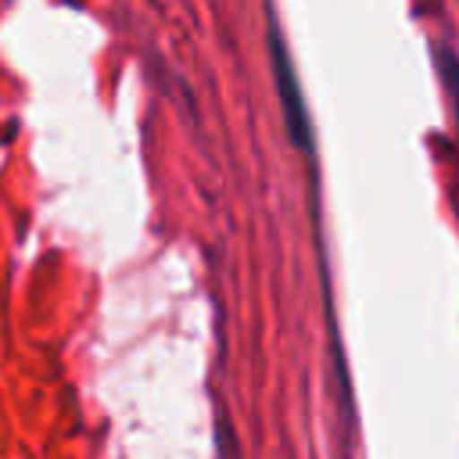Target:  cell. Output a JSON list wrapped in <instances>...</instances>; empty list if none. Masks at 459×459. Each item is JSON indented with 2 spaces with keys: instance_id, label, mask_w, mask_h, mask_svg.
<instances>
[{
  "instance_id": "obj_1",
  "label": "cell",
  "mask_w": 459,
  "mask_h": 459,
  "mask_svg": "<svg viewBox=\"0 0 459 459\" xmlns=\"http://www.w3.org/2000/svg\"><path fill=\"white\" fill-rule=\"evenodd\" d=\"M269 65H273V82H276V93H280V108H283V126H287V136L294 140V147L301 154H316V133H312V115H308V104H305V93H301V82H298V68H294V57L276 29V22H269Z\"/></svg>"
},
{
  "instance_id": "obj_2",
  "label": "cell",
  "mask_w": 459,
  "mask_h": 459,
  "mask_svg": "<svg viewBox=\"0 0 459 459\" xmlns=\"http://www.w3.org/2000/svg\"><path fill=\"white\" fill-rule=\"evenodd\" d=\"M434 61H437L441 82H445V90L452 97V111H455V122H459V54L448 43H437L434 47Z\"/></svg>"
}]
</instances>
